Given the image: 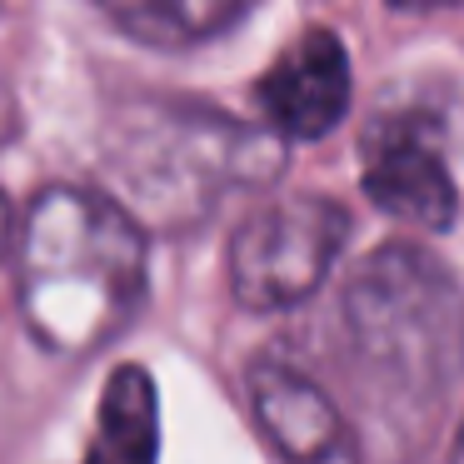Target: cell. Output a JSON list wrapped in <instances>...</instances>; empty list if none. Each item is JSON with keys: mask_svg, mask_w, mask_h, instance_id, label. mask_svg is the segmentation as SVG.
<instances>
[{"mask_svg": "<svg viewBox=\"0 0 464 464\" xmlns=\"http://www.w3.org/2000/svg\"><path fill=\"white\" fill-rule=\"evenodd\" d=\"M15 295L45 350H101L145 295V230L115 195L51 185L25 210Z\"/></svg>", "mask_w": 464, "mask_h": 464, "instance_id": "obj_1", "label": "cell"}, {"mask_svg": "<svg viewBox=\"0 0 464 464\" xmlns=\"http://www.w3.org/2000/svg\"><path fill=\"white\" fill-rule=\"evenodd\" d=\"M285 170V145L215 111H135L115 121L105 175L115 200L145 220L180 225L205 215L235 185H260Z\"/></svg>", "mask_w": 464, "mask_h": 464, "instance_id": "obj_2", "label": "cell"}, {"mask_svg": "<svg viewBox=\"0 0 464 464\" xmlns=\"http://www.w3.org/2000/svg\"><path fill=\"white\" fill-rule=\"evenodd\" d=\"M354 354L404 394H444L464 374V285L424 245H380L344 290Z\"/></svg>", "mask_w": 464, "mask_h": 464, "instance_id": "obj_3", "label": "cell"}, {"mask_svg": "<svg viewBox=\"0 0 464 464\" xmlns=\"http://www.w3.org/2000/svg\"><path fill=\"white\" fill-rule=\"evenodd\" d=\"M350 240V210L330 195H285L230 240V290L250 310H290L324 285Z\"/></svg>", "mask_w": 464, "mask_h": 464, "instance_id": "obj_4", "label": "cell"}, {"mask_svg": "<svg viewBox=\"0 0 464 464\" xmlns=\"http://www.w3.org/2000/svg\"><path fill=\"white\" fill-rule=\"evenodd\" d=\"M360 180L374 210L420 230H450L459 210L450 160L440 150V130L424 115H384L364 135Z\"/></svg>", "mask_w": 464, "mask_h": 464, "instance_id": "obj_5", "label": "cell"}, {"mask_svg": "<svg viewBox=\"0 0 464 464\" xmlns=\"http://www.w3.org/2000/svg\"><path fill=\"white\" fill-rule=\"evenodd\" d=\"M260 115L280 140H320L350 111V51L330 25L300 31L255 85Z\"/></svg>", "mask_w": 464, "mask_h": 464, "instance_id": "obj_6", "label": "cell"}, {"mask_svg": "<svg viewBox=\"0 0 464 464\" xmlns=\"http://www.w3.org/2000/svg\"><path fill=\"white\" fill-rule=\"evenodd\" d=\"M250 404L260 430L270 434L275 450L290 459H330V454H354L344 440V420L334 414L330 394L285 360H255L250 364Z\"/></svg>", "mask_w": 464, "mask_h": 464, "instance_id": "obj_7", "label": "cell"}, {"mask_svg": "<svg viewBox=\"0 0 464 464\" xmlns=\"http://www.w3.org/2000/svg\"><path fill=\"white\" fill-rule=\"evenodd\" d=\"M95 11L140 45L190 51L235 31L255 11V0H95Z\"/></svg>", "mask_w": 464, "mask_h": 464, "instance_id": "obj_8", "label": "cell"}, {"mask_svg": "<svg viewBox=\"0 0 464 464\" xmlns=\"http://www.w3.org/2000/svg\"><path fill=\"white\" fill-rule=\"evenodd\" d=\"M160 454V404H155V380L145 364H121L101 394L95 414L91 459L115 464H150Z\"/></svg>", "mask_w": 464, "mask_h": 464, "instance_id": "obj_9", "label": "cell"}, {"mask_svg": "<svg viewBox=\"0 0 464 464\" xmlns=\"http://www.w3.org/2000/svg\"><path fill=\"white\" fill-rule=\"evenodd\" d=\"M394 11H434V5H444V0H390Z\"/></svg>", "mask_w": 464, "mask_h": 464, "instance_id": "obj_10", "label": "cell"}, {"mask_svg": "<svg viewBox=\"0 0 464 464\" xmlns=\"http://www.w3.org/2000/svg\"><path fill=\"white\" fill-rule=\"evenodd\" d=\"M5 235H11V210H5V195H0V255H5Z\"/></svg>", "mask_w": 464, "mask_h": 464, "instance_id": "obj_11", "label": "cell"}]
</instances>
